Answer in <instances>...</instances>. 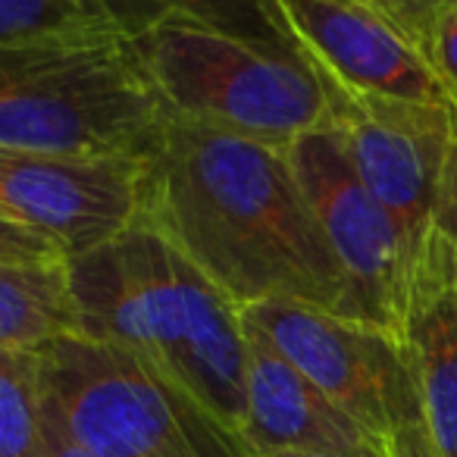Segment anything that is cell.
Here are the masks:
<instances>
[{
  "label": "cell",
  "instance_id": "obj_21",
  "mask_svg": "<svg viewBox=\"0 0 457 457\" xmlns=\"http://www.w3.org/2000/svg\"><path fill=\"white\" fill-rule=\"evenodd\" d=\"M386 457H436L429 438H426V426H411L401 436H395L386 448Z\"/></svg>",
  "mask_w": 457,
  "mask_h": 457
},
{
  "label": "cell",
  "instance_id": "obj_2",
  "mask_svg": "<svg viewBox=\"0 0 457 457\" xmlns=\"http://www.w3.org/2000/svg\"><path fill=\"white\" fill-rule=\"evenodd\" d=\"M66 270L79 336L132 351L245 429V307L176 242L141 216L116 242L66 261Z\"/></svg>",
  "mask_w": 457,
  "mask_h": 457
},
{
  "label": "cell",
  "instance_id": "obj_24",
  "mask_svg": "<svg viewBox=\"0 0 457 457\" xmlns=\"http://www.w3.org/2000/svg\"><path fill=\"white\" fill-rule=\"evenodd\" d=\"M357 4H370V7L388 10V13H392V16H398V13H395V4H392V0H357Z\"/></svg>",
  "mask_w": 457,
  "mask_h": 457
},
{
  "label": "cell",
  "instance_id": "obj_9",
  "mask_svg": "<svg viewBox=\"0 0 457 457\" xmlns=\"http://www.w3.org/2000/svg\"><path fill=\"white\" fill-rule=\"evenodd\" d=\"M145 207L147 160L0 147V210L63 261L126 236Z\"/></svg>",
  "mask_w": 457,
  "mask_h": 457
},
{
  "label": "cell",
  "instance_id": "obj_12",
  "mask_svg": "<svg viewBox=\"0 0 457 457\" xmlns=\"http://www.w3.org/2000/svg\"><path fill=\"white\" fill-rule=\"evenodd\" d=\"M401 336L432 454L457 457V251L438 228H429L413 261Z\"/></svg>",
  "mask_w": 457,
  "mask_h": 457
},
{
  "label": "cell",
  "instance_id": "obj_7",
  "mask_svg": "<svg viewBox=\"0 0 457 457\" xmlns=\"http://www.w3.org/2000/svg\"><path fill=\"white\" fill-rule=\"evenodd\" d=\"M286 154L342 267L354 320L401 336L413 254L395 220L361 182L332 126L301 135Z\"/></svg>",
  "mask_w": 457,
  "mask_h": 457
},
{
  "label": "cell",
  "instance_id": "obj_6",
  "mask_svg": "<svg viewBox=\"0 0 457 457\" xmlns=\"http://www.w3.org/2000/svg\"><path fill=\"white\" fill-rule=\"evenodd\" d=\"M245 323L348 413L382 457L395 436L423 423L417 373L398 332L298 301L251 304Z\"/></svg>",
  "mask_w": 457,
  "mask_h": 457
},
{
  "label": "cell",
  "instance_id": "obj_10",
  "mask_svg": "<svg viewBox=\"0 0 457 457\" xmlns=\"http://www.w3.org/2000/svg\"><path fill=\"white\" fill-rule=\"evenodd\" d=\"M292 45L326 82L354 95L454 107L423 41L388 10L357 0H276Z\"/></svg>",
  "mask_w": 457,
  "mask_h": 457
},
{
  "label": "cell",
  "instance_id": "obj_5",
  "mask_svg": "<svg viewBox=\"0 0 457 457\" xmlns=\"http://www.w3.org/2000/svg\"><path fill=\"white\" fill-rule=\"evenodd\" d=\"M170 120L288 147L329 122L317 70L273 47L197 22H160L135 38Z\"/></svg>",
  "mask_w": 457,
  "mask_h": 457
},
{
  "label": "cell",
  "instance_id": "obj_11",
  "mask_svg": "<svg viewBox=\"0 0 457 457\" xmlns=\"http://www.w3.org/2000/svg\"><path fill=\"white\" fill-rule=\"evenodd\" d=\"M245 442L257 457L292 451L382 454L376 442L342 413L288 357L248 329L245 363Z\"/></svg>",
  "mask_w": 457,
  "mask_h": 457
},
{
  "label": "cell",
  "instance_id": "obj_20",
  "mask_svg": "<svg viewBox=\"0 0 457 457\" xmlns=\"http://www.w3.org/2000/svg\"><path fill=\"white\" fill-rule=\"evenodd\" d=\"M392 4H395V13H398V20L404 22V26L411 29V32L417 35V38L423 41V47H426V38H429L432 22H436V16L442 13L448 0H392Z\"/></svg>",
  "mask_w": 457,
  "mask_h": 457
},
{
  "label": "cell",
  "instance_id": "obj_4",
  "mask_svg": "<svg viewBox=\"0 0 457 457\" xmlns=\"http://www.w3.org/2000/svg\"><path fill=\"white\" fill-rule=\"evenodd\" d=\"M41 354L47 417L101 457H257L188 388L120 345L63 336Z\"/></svg>",
  "mask_w": 457,
  "mask_h": 457
},
{
  "label": "cell",
  "instance_id": "obj_19",
  "mask_svg": "<svg viewBox=\"0 0 457 457\" xmlns=\"http://www.w3.org/2000/svg\"><path fill=\"white\" fill-rule=\"evenodd\" d=\"M432 228H438V232L451 242V248L457 251V141H454V147H451L448 166H445L442 188H438V201H436V216H432Z\"/></svg>",
  "mask_w": 457,
  "mask_h": 457
},
{
  "label": "cell",
  "instance_id": "obj_18",
  "mask_svg": "<svg viewBox=\"0 0 457 457\" xmlns=\"http://www.w3.org/2000/svg\"><path fill=\"white\" fill-rule=\"evenodd\" d=\"M426 51H429L432 63H436L442 82L457 101V4H448L442 13L436 16L426 38Z\"/></svg>",
  "mask_w": 457,
  "mask_h": 457
},
{
  "label": "cell",
  "instance_id": "obj_14",
  "mask_svg": "<svg viewBox=\"0 0 457 457\" xmlns=\"http://www.w3.org/2000/svg\"><path fill=\"white\" fill-rule=\"evenodd\" d=\"M107 26L138 38L160 22H197L273 47H295L276 0H95Z\"/></svg>",
  "mask_w": 457,
  "mask_h": 457
},
{
  "label": "cell",
  "instance_id": "obj_13",
  "mask_svg": "<svg viewBox=\"0 0 457 457\" xmlns=\"http://www.w3.org/2000/svg\"><path fill=\"white\" fill-rule=\"evenodd\" d=\"M79 336L66 261L0 263V351H41Z\"/></svg>",
  "mask_w": 457,
  "mask_h": 457
},
{
  "label": "cell",
  "instance_id": "obj_16",
  "mask_svg": "<svg viewBox=\"0 0 457 457\" xmlns=\"http://www.w3.org/2000/svg\"><path fill=\"white\" fill-rule=\"evenodd\" d=\"M97 22L104 20L95 0H0V45L97 26Z\"/></svg>",
  "mask_w": 457,
  "mask_h": 457
},
{
  "label": "cell",
  "instance_id": "obj_22",
  "mask_svg": "<svg viewBox=\"0 0 457 457\" xmlns=\"http://www.w3.org/2000/svg\"><path fill=\"white\" fill-rule=\"evenodd\" d=\"M47 457H101L95 451H88L85 445H79L76 438H70L51 417H47Z\"/></svg>",
  "mask_w": 457,
  "mask_h": 457
},
{
  "label": "cell",
  "instance_id": "obj_23",
  "mask_svg": "<svg viewBox=\"0 0 457 457\" xmlns=\"http://www.w3.org/2000/svg\"><path fill=\"white\" fill-rule=\"evenodd\" d=\"M267 457H382V454H373V451H367V454H338V451H307V454H301V451H292V454H267Z\"/></svg>",
  "mask_w": 457,
  "mask_h": 457
},
{
  "label": "cell",
  "instance_id": "obj_17",
  "mask_svg": "<svg viewBox=\"0 0 457 457\" xmlns=\"http://www.w3.org/2000/svg\"><path fill=\"white\" fill-rule=\"evenodd\" d=\"M47 261H63L60 251L41 236H35L32 228L16 222L0 210V263H47Z\"/></svg>",
  "mask_w": 457,
  "mask_h": 457
},
{
  "label": "cell",
  "instance_id": "obj_15",
  "mask_svg": "<svg viewBox=\"0 0 457 457\" xmlns=\"http://www.w3.org/2000/svg\"><path fill=\"white\" fill-rule=\"evenodd\" d=\"M0 457H47L38 351H0Z\"/></svg>",
  "mask_w": 457,
  "mask_h": 457
},
{
  "label": "cell",
  "instance_id": "obj_8",
  "mask_svg": "<svg viewBox=\"0 0 457 457\" xmlns=\"http://www.w3.org/2000/svg\"><path fill=\"white\" fill-rule=\"evenodd\" d=\"M323 82L329 122L367 191L388 210L413 261L436 216L445 166L457 141V110L354 95Z\"/></svg>",
  "mask_w": 457,
  "mask_h": 457
},
{
  "label": "cell",
  "instance_id": "obj_1",
  "mask_svg": "<svg viewBox=\"0 0 457 457\" xmlns=\"http://www.w3.org/2000/svg\"><path fill=\"white\" fill-rule=\"evenodd\" d=\"M145 220L242 307L298 301L354 320L286 147L170 120L147 160Z\"/></svg>",
  "mask_w": 457,
  "mask_h": 457
},
{
  "label": "cell",
  "instance_id": "obj_25",
  "mask_svg": "<svg viewBox=\"0 0 457 457\" xmlns=\"http://www.w3.org/2000/svg\"><path fill=\"white\" fill-rule=\"evenodd\" d=\"M448 4H457V0H448ZM448 4H445V7H448Z\"/></svg>",
  "mask_w": 457,
  "mask_h": 457
},
{
  "label": "cell",
  "instance_id": "obj_3",
  "mask_svg": "<svg viewBox=\"0 0 457 457\" xmlns=\"http://www.w3.org/2000/svg\"><path fill=\"white\" fill-rule=\"evenodd\" d=\"M166 122L145 57L120 29L0 45V147L151 160Z\"/></svg>",
  "mask_w": 457,
  "mask_h": 457
}]
</instances>
